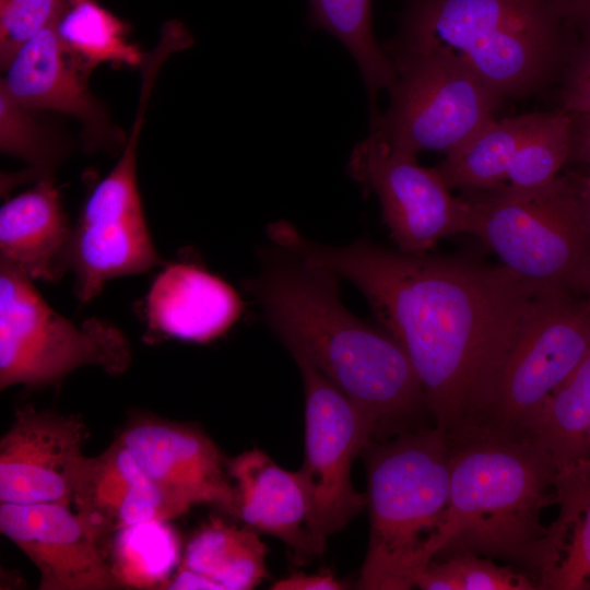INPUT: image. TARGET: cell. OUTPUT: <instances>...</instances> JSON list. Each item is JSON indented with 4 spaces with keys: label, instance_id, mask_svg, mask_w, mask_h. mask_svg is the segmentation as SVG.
Here are the masks:
<instances>
[{
    "label": "cell",
    "instance_id": "1",
    "mask_svg": "<svg viewBox=\"0 0 590 590\" xmlns=\"http://www.w3.org/2000/svg\"><path fill=\"white\" fill-rule=\"evenodd\" d=\"M267 232L273 245L363 293L406 353L427 411L445 434L475 422L523 324L556 287L503 264L394 251L364 237L322 245L283 220Z\"/></svg>",
    "mask_w": 590,
    "mask_h": 590
},
{
    "label": "cell",
    "instance_id": "2",
    "mask_svg": "<svg viewBox=\"0 0 590 590\" xmlns=\"http://www.w3.org/2000/svg\"><path fill=\"white\" fill-rule=\"evenodd\" d=\"M273 246L246 288L294 358L326 377L374 421L377 433L427 411L402 346L347 310L335 275Z\"/></svg>",
    "mask_w": 590,
    "mask_h": 590
},
{
    "label": "cell",
    "instance_id": "3",
    "mask_svg": "<svg viewBox=\"0 0 590 590\" xmlns=\"http://www.w3.org/2000/svg\"><path fill=\"white\" fill-rule=\"evenodd\" d=\"M450 495L433 544L434 559L473 553L505 562L539 586L555 550L543 511L557 504L558 470L533 438L469 425L446 434Z\"/></svg>",
    "mask_w": 590,
    "mask_h": 590
},
{
    "label": "cell",
    "instance_id": "4",
    "mask_svg": "<svg viewBox=\"0 0 590 590\" xmlns=\"http://www.w3.org/2000/svg\"><path fill=\"white\" fill-rule=\"evenodd\" d=\"M573 32L565 0H406L389 46L447 48L504 101L550 83Z\"/></svg>",
    "mask_w": 590,
    "mask_h": 590
},
{
    "label": "cell",
    "instance_id": "5",
    "mask_svg": "<svg viewBox=\"0 0 590 590\" xmlns=\"http://www.w3.org/2000/svg\"><path fill=\"white\" fill-rule=\"evenodd\" d=\"M369 543L357 587L408 590L434 560L450 495L446 434L403 429L365 448Z\"/></svg>",
    "mask_w": 590,
    "mask_h": 590
},
{
    "label": "cell",
    "instance_id": "6",
    "mask_svg": "<svg viewBox=\"0 0 590 590\" xmlns=\"http://www.w3.org/2000/svg\"><path fill=\"white\" fill-rule=\"evenodd\" d=\"M476 236L518 275L573 291L590 260V220L579 179L558 176L531 190L506 185L465 191Z\"/></svg>",
    "mask_w": 590,
    "mask_h": 590
},
{
    "label": "cell",
    "instance_id": "7",
    "mask_svg": "<svg viewBox=\"0 0 590 590\" xmlns=\"http://www.w3.org/2000/svg\"><path fill=\"white\" fill-rule=\"evenodd\" d=\"M397 81L370 132L392 150L415 155L459 148L494 116L502 99L455 52L439 46L385 48Z\"/></svg>",
    "mask_w": 590,
    "mask_h": 590
},
{
    "label": "cell",
    "instance_id": "8",
    "mask_svg": "<svg viewBox=\"0 0 590 590\" xmlns=\"http://www.w3.org/2000/svg\"><path fill=\"white\" fill-rule=\"evenodd\" d=\"M131 349L108 321L75 324L54 310L16 268L0 262V388L51 386L83 366L123 373Z\"/></svg>",
    "mask_w": 590,
    "mask_h": 590
},
{
    "label": "cell",
    "instance_id": "9",
    "mask_svg": "<svg viewBox=\"0 0 590 590\" xmlns=\"http://www.w3.org/2000/svg\"><path fill=\"white\" fill-rule=\"evenodd\" d=\"M573 293L554 287L543 297L471 425L515 438L531 437L545 402L590 349V298H576Z\"/></svg>",
    "mask_w": 590,
    "mask_h": 590
},
{
    "label": "cell",
    "instance_id": "10",
    "mask_svg": "<svg viewBox=\"0 0 590 590\" xmlns=\"http://www.w3.org/2000/svg\"><path fill=\"white\" fill-rule=\"evenodd\" d=\"M305 392V453L298 473L307 496V530L316 554L329 535L367 506L351 468L373 441L376 424L316 368L295 359Z\"/></svg>",
    "mask_w": 590,
    "mask_h": 590
},
{
    "label": "cell",
    "instance_id": "11",
    "mask_svg": "<svg viewBox=\"0 0 590 590\" xmlns=\"http://www.w3.org/2000/svg\"><path fill=\"white\" fill-rule=\"evenodd\" d=\"M347 172L377 194L400 251L424 253L445 237L472 232L463 196L453 197L434 167L421 166L415 155L392 150L373 133L352 150Z\"/></svg>",
    "mask_w": 590,
    "mask_h": 590
},
{
    "label": "cell",
    "instance_id": "12",
    "mask_svg": "<svg viewBox=\"0 0 590 590\" xmlns=\"http://www.w3.org/2000/svg\"><path fill=\"white\" fill-rule=\"evenodd\" d=\"M161 263L144 217L135 158L121 156L87 199L72 228L68 269L81 303L111 279L150 271Z\"/></svg>",
    "mask_w": 590,
    "mask_h": 590
},
{
    "label": "cell",
    "instance_id": "13",
    "mask_svg": "<svg viewBox=\"0 0 590 590\" xmlns=\"http://www.w3.org/2000/svg\"><path fill=\"white\" fill-rule=\"evenodd\" d=\"M85 438L86 426L76 415L17 410L0 439V502L71 507Z\"/></svg>",
    "mask_w": 590,
    "mask_h": 590
},
{
    "label": "cell",
    "instance_id": "14",
    "mask_svg": "<svg viewBox=\"0 0 590 590\" xmlns=\"http://www.w3.org/2000/svg\"><path fill=\"white\" fill-rule=\"evenodd\" d=\"M148 479L189 509L212 504L236 516L237 493L215 444L199 428L157 418L130 424L120 435Z\"/></svg>",
    "mask_w": 590,
    "mask_h": 590
},
{
    "label": "cell",
    "instance_id": "15",
    "mask_svg": "<svg viewBox=\"0 0 590 590\" xmlns=\"http://www.w3.org/2000/svg\"><path fill=\"white\" fill-rule=\"evenodd\" d=\"M0 531L35 565L40 590L121 588L101 547L70 507L1 503Z\"/></svg>",
    "mask_w": 590,
    "mask_h": 590
},
{
    "label": "cell",
    "instance_id": "16",
    "mask_svg": "<svg viewBox=\"0 0 590 590\" xmlns=\"http://www.w3.org/2000/svg\"><path fill=\"white\" fill-rule=\"evenodd\" d=\"M71 507L99 547L122 528L187 511L148 479L120 436L98 456L85 458Z\"/></svg>",
    "mask_w": 590,
    "mask_h": 590
},
{
    "label": "cell",
    "instance_id": "17",
    "mask_svg": "<svg viewBox=\"0 0 590 590\" xmlns=\"http://www.w3.org/2000/svg\"><path fill=\"white\" fill-rule=\"evenodd\" d=\"M241 310V299L231 285L188 262L166 266L145 298V318L151 331L192 342L221 337Z\"/></svg>",
    "mask_w": 590,
    "mask_h": 590
},
{
    "label": "cell",
    "instance_id": "18",
    "mask_svg": "<svg viewBox=\"0 0 590 590\" xmlns=\"http://www.w3.org/2000/svg\"><path fill=\"white\" fill-rule=\"evenodd\" d=\"M59 21L21 46L0 86L26 109H50L92 121L98 114L86 82L92 68L63 40Z\"/></svg>",
    "mask_w": 590,
    "mask_h": 590
},
{
    "label": "cell",
    "instance_id": "19",
    "mask_svg": "<svg viewBox=\"0 0 590 590\" xmlns=\"http://www.w3.org/2000/svg\"><path fill=\"white\" fill-rule=\"evenodd\" d=\"M237 493V512L251 530L278 538L302 563L316 555L307 530L308 505L298 471L281 468L259 449L227 462Z\"/></svg>",
    "mask_w": 590,
    "mask_h": 590
},
{
    "label": "cell",
    "instance_id": "20",
    "mask_svg": "<svg viewBox=\"0 0 590 590\" xmlns=\"http://www.w3.org/2000/svg\"><path fill=\"white\" fill-rule=\"evenodd\" d=\"M72 228L49 178L8 200L0 210V262L32 280L56 282L68 269Z\"/></svg>",
    "mask_w": 590,
    "mask_h": 590
},
{
    "label": "cell",
    "instance_id": "21",
    "mask_svg": "<svg viewBox=\"0 0 590 590\" xmlns=\"http://www.w3.org/2000/svg\"><path fill=\"white\" fill-rule=\"evenodd\" d=\"M544 114L493 118L462 145L446 153L434 169L450 190L465 192L503 185L516 152L538 128Z\"/></svg>",
    "mask_w": 590,
    "mask_h": 590
},
{
    "label": "cell",
    "instance_id": "22",
    "mask_svg": "<svg viewBox=\"0 0 590 590\" xmlns=\"http://www.w3.org/2000/svg\"><path fill=\"white\" fill-rule=\"evenodd\" d=\"M556 495V560L541 590H590V460L558 474Z\"/></svg>",
    "mask_w": 590,
    "mask_h": 590
},
{
    "label": "cell",
    "instance_id": "23",
    "mask_svg": "<svg viewBox=\"0 0 590 590\" xmlns=\"http://www.w3.org/2000/svg\"><path fill=\"white\" fill-rule=\"evenodd\" d=\"M267 552L256 531L214 519L192 536L181 566L212 579L221 590H249L268 576Z\"/></svg>",
    "mask_w": 590,
    "mask_h": 590
},
{
    "label": "cell",
    "instance_id": "24",
    "mask_svg": "<svg viewBox=\"0 0 590 590\" xmlns=\"http://www.w3.org/2000/svg\"><path fill=\"white\" fill-rule=\"evenodd\" d=\"M558 473L590 459V349L550 396L531 434Z\"/></svg>",
    "mask_w": 590,
    "mask_h": 590
},
{
    "label": "cell",
    "instance_id": "25",
    "mask_svg": "<svg viewBox=\"0 0 590 590\" xmlns=\"http://www.w3.org/2000/svg\"><path fill=\"white\" fill-rule=\"evenodd\" d=\"M371 3L373 0H309L311 24L333 35L354 58L374 115L377 94L392 90L397 72L375 37Z\"/></svg>",
    "mask_w": 590,
    "mask_h": 590
},
{
    "label": "cell",
    "instance_id": "26",
    "mask_svg": "<svg viewBox=\"0 0 590 590\" xmlns=\"http://www.w3.org/2000/svg\"><path fill=\"white\" fill-rule=\"evenodd\" d=\"M168 520H151L114 534L110 568L121 588H165L180 558L176 531Z\"/></svg>",
    "mask_w": 590,
    "mask_h": 590
},
{
    "label": "cell",
    "instance_id": "27",
    "mask_svg": "<svg viewBox=\"0 0 590 590\" xmlns=\"http://www.w3.org/2000/svg\"><path fill=\"white\" fill-rule=\"evenodd\" d=\"M58 31L91 68L106 61L137 66L142 60L140 50L127 40L123 23L93 1L75 3L60 19Z\"/></svg>",
    "mask_w": 590,
    "mask_h": 590
},
{
    "label": "cell",
    "instance_id": "28",
    "mask_svg": "<svg viewBox=\"0 0 590 590\" xmlns=\"http://www.w3.org/2000/svg\"><path fill=\"white\" fill-rule=\"evenodd\" d=\"M571 131L570 113L564 109L545 113L516 152L503 185L531 190L551 184L570 157Z\"/></svg>",
    "mask_w": 590,
    "mask_h": 590
},
{
    "label": "cell",
    "instance_id": "29",
    "mask_svg": "<svg viewBox=\"0 0 590 590\" xmlns=\"http://www.w3.org/2000/svg\"><path fill=\"white\" fill-rule=\"evenodd\" d=\"M423 590H539L527 573L473 553H455L432 562L418 576Z\"/></svg>",
    "mask_w": 590,
    "mask_h": 590
},
{
    "label": "cell",
    "instance_id": "30",
    "mask_svg": "<svg viewBox=\"0 0 590 590\" xmlns=\"http://www.w3.org/2000/svg\"><path fill=\"white\" fill-rule=\"evenodd\" d=\"M63 0H0V62L7 69L28 39L61 19Z\"/></svg>",
    "mask_w": 590,
    "mask_h": 590
},
{
    "label": "cell",
    "instance_id": "31",
    "mask_svg": "<svg viewBox=\"0 0 590 590\" xmlns=\"http://www.w3.org/2000/svg\"><path fill=\"white\" fill-rule=\"evenodd\" d=\"M28 110L0 86L1 151L31 163H40L45 156L43 138Z\"/></svg>",
    "mask_w": 590,
    "mask_h": 590
},
{
    "label": "cell",
    "instance_id": "32",
    "mask_svg": "<svg viewBox=\"0 0 590 590\" xmlns=\"http://www.w3.org/2000/svg\"><path fill=\"white\" fill-rule=\"evenodd\" d=\"M345 585L329 570L316 574L295 573L275 581L273 590H341Z\"/></svg>",
    "mask_w": 590,
    "mask_h": 590
},
{
    "label": "cell",
    "instance_id": "33",
    "mask_svg": "<svg viewBox=\"0 0 590 590\" xmlns=\"http://www.w3.org/2000/svg\"><path fill=\"white\" fill-rule=\"evenodd\" d=\"M562 104L566 111L590 115V78L566 79Z\"/></svg>",
    "mask_w": 590,
    "mask_h": 590
},
{
    "label": "cell",
    "instance_id": "34",
    "mask_svg": "<svg viewBox=\"0 0 590 590\" xmlns=\"http://www.w3.org/2000/svg\"><path fill=\"white\" fill-rule=\"evenodd\" d=\"M570 115L573 118L570 157L590 166V115L573 113Z\"/></svg>",
    "mask_w": 590,
    "mask_h": 590
},
{
    "label": "cell",
    "instance_id": "35",
    "mask_svg": "<svg viewBox=\"0 0 590 590\" xmlns=\"http://www.w3.org/2000/svg\"><path fill=\"white\" fill-rule=\"evenodd\" d=\"M166 589H215L221 590L212 579L197 571L180 566L173 578L167 582Z\"/></svg>",
    "mask_w": 590,
    "mask_h": 590
},
{
    "label": "cell",
    "instance_id": "36",
    "mask_svg": "<svg viewBox=\"0 0 590 590\" xmlns=\"http://www.w3.org/2000/svg\"><path fill=\"white\" fill-rule=\"evenodd\" d=\"M568 59L567 79L590 78V38H580Z\"/></svg>",
    "mask_w": 590,
    "mask_h": 590
},
{
    "label": "cell",
    "instance_id": "37",
    "mask_svg": "<svg viewBox=\"0 0 590 590\" xmlns=\"http://www.w3.org/2000/svg\"><path fill=\"white\" fill-rule=\"evenodd\" d=\"M574 32L590 38V0H565Z\"/></svg>",
    "mask_w": 590,
    "mask_h": 590
},
{
    "label": "cell",
    "instance_id": "38",
    "mask_svg": "<svg viewBox=\"0 0 590 590\" xmlns=\"http://www.w3.org/2000/svg\"><path fill=\"white\" fill-rule=\"evenodd\" d=\"M573 291L581 293L590 298V260L583 266L578 273L574 284Z\"/></svg>",
    "mask_w": 590,
    "mask_h": 590
},
{
    "label": "cell",
    "instance_id": "39",
    "mask_svg": "<svg viewBox=\"0 0 590 590\" xmlns=\"http://www.w3.org/2000/svg\"><path fill=\"white\" fill-rule=\"evenodd\" d=\"M579 188L586 212L590 220V173L587 176L579 178Z\"/></svg>",
    "mask_w": 590,
    "mask_h": 590
},
{
    "label": "cell",
    "instance_id": "40",
    "mask_svg": "<svg viewBox=\"0 0 590 590\" xmlns=\"http://www.w3.org/2000/svg\"><path fill=\"white\" fill-rule=\"evenodd\" d=\"M73 1L74 3H78V2H81V1H84V0H71Z\"/></svg>",
    "mask_w": 590,
    "mask_h": 590
},
{
    "label": "cell",
    "instance_id": "41",
    "mask_svg": "<svg viewBox=\"0 0 590 590\" xmlns=\"http://www.w3.org/2000/svg\"><path fill=\"white\" fill-rule=\"evenodd\" d=\"M590 460V459H589Z\"/></svg>",
    "mask_w": 590,
    "mask_h": 590
}]
</instances>
